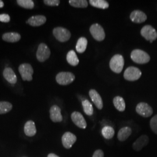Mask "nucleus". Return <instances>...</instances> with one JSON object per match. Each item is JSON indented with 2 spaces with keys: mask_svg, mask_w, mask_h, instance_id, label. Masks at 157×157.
<instances>
[{
  "mask_svg": "<svg viewBox=\"0 0 157 157\" xmlns=\"http://www.w3.org/2000/svg\"><path fill=\"white\" fill-rule=\"evenodd\" d=\"M17 2L19 6L25 9L32 10L34 6L33 1L32 0H17Z\"/></svg>",
  "mask_w": 157,
  "mask_h": 157,
  "instance_id": "30",
  "label": "nucleus"
},
{
  "mask_svg": "<svg viewBox=\"0 0 157 157\" xmlns=\"http://www.w3.org/2000/svg\"><path fill=\"white\" fill-rule=\"evenodd\" d=\"M89 94L91 100L93 102L96 107L100 110L102 109L103 108V101L98 93L94 89H91L89 91Z\"/></svg>",
  "mask_w": 157,
  "mask_h": 157,
  "instance_id": "16",
  "label": "nucleus"
},
{
  "mask_svg": "<svg viewBox=\"0 0 157 157\" xmlns=\"http://www.w3.org/2000/svg\"><path fill=\"white\" fill-rule=\"evenodd\" d=\"M77 137L75 135L71 132L65 133L62 137V143L63 147L67 148H71L76 141Z\"/></svg>",
  "mask_w": 157,
  "mask_h": 157,
  "instance_id": "11",
  "label": "nucleus"
},
{
  "mask_svg": "<svg viewBox=\"0 0 157 157\" xmlns=\"http://www.w3.org/2000/svg\"><path fill=\"white\" fill-rule=\"evenodd\" d=\"M141 35L151 43L157 39L156 30L151 25H146L143 27L140 31Z\"/></svg>",
  "mask_w": 157,
  "mask_h": 157,
  "instance_id": "6",
  "label": "nucleus"
},
{
  "mask_svg": "<svg viewBox=\"0 0 157 157\" xmlns=\"http://www.w3.org/2000/svg\"><path fill=\"white\" fill-rule=\"evenodd\" d=\"M47 21V18L44 15H36L30 17L28 20L26 21V23L29 25L37 27L40 26L44 25Z\"/></svg>",
  "mask_w": 157,
  "mask_h": 157,
  "instance_id": "17",
  "label": "nucleus"
},
{
  "mask_svg": "<svg viewBox=\"0 0 157 157\" xmlns=\"http://www.w3.org/2000/svg\"><path fill=\"white\" fill-rule=\"evenodd\" d=\"M50 55L51 51L49 47L44 43L40 44L36 52L37 60L39 62H44L50 58Z\"/></svg>",
  "mask_w": 157,
  "mask_h": 157,
  "instance_id": "9",
  "label": "nucleus"
},
{
  "mask_svg": "<svg viewBox=\"0 0 157 157\" xmlns=\"http://www.w3.org/2000/svg\"><path fill=\"white\" fill-rule=\"evenodd\" d=\"M12 109L11 103L7 101H0V114H5Z\"/></svg>",
  "mask_w": 157,
  "mask_h": 157,
  "instance_id": "29",
  "label": "nucleus"
},
{
  "mask_svg": "<svg viewBox=\"0 0 157 157\" xmlns=\"http://www.w3.org/2000/svg\"><path fill=\"white\" fill-rule=\"evenodd\" d=\"M115 108L120 112H124L126 108V104L124 98L121 96H116L113 100Z\"/></svg>",
  "mask_w": 157,
  "mask_h": 157,
  "instance_id": "22",
  "label": "nucleus"
},
{
  "mask_svg": "<svg viewBox=\"0 0 157 157\" xmlns=\"http://www.w3.org/2000/svg\"><path fill=\"white\" fill-rule=\"evenodd\" d=\"M19 72L21 75L23 80L30 82L33 80V69L30 63H24L19 67Z\"/></svg>",
  "mask_w": 157,
  "mask_h": 157,
  "instance_id": "3",
  "label": "nucleus"
},
{
  "mask_svg": "<svg viewBox=\"0 0 157 157\" xmlns=\"http://www.w3.org/2000/svg\"><path fill=\"white\" fill-rule=\"evenodd\" d=\"M2 40L8 43H16L21 39V34L17 32H8L2 35Z\"/></svg>",
  "mask_w": 157,
  "mask_h": 157,
  "instance_id": "19",
  "label": "nucleus"
},
{
  "mask_svg": "<svg viewBox=\"0 0 157 157\" xmlns=\"http://www.w3.org/2000/svg\"><path fill=\"white\" fill-rule=\"evenodd\" d=\"M136 111L139 115L144 118L150 117L153 113V109L147 103L143 102H140L137 105Z\"/></svg>",
  "mask_w": 157,
  "mask_h": 157,
  "instance_id": "10",
  "label": "nucleus"
},
{
  "mask_svg": "<svg viewBox=\"0 0 157 157\" xmlns=\"http://www.w3.org/2000/svg\"><path fill=\"white\" fill-rule=\"evenodd\" d=\"M43 2L45 5L51 6H58L60 4L59 0H44Z\"/></svg>",
  "mask_w": 157,
  "mask_h": 157,
  "instance_id": "32",
  "label": "nucleus"
},
{
  "mask_svg": "<svg viewBox=\"0 0 157 157\" xmlns=\"http://www.w3.org/2000/svg\"><path fill=\"white\" fill-rule=\"evenodd\" d=\"M24 132L25 135L29 137H32L36 135L37 130L33 121H29L25 124L24 126Z\"/></svg>",
  "mask_w": 157,
  "mask_h": 157,
  "instance_id": "20",
  "label": "nucleus"
},
{
  "mask_svg": "<svg viewBox=\"0 0 157 157\" xmlns=\"http://www.w3.org/2000/svg\"><path fill=\"white\" fill-rule=\"evenodd\" d=\"M3 76L6 80H7L10 83L12 84L17 83V75L11 67H6L3 71Z\"/></svg>",
  "mask_w": 157,
  "mask_h": 157,
  "instance_id": "18",
  "label": "nucleus"
},
{
  "mask_svg": "<svg viewBox=\"0 0 157 157\" xmlns=\"http://www.w3.org/2000/svg\"><path fill=\"white\" fill-rule=\"evenodd\" d=\"M149 142V138L147 135H142L139 137L132 145V147L134 150L139 151L145 146L148 144Z\"/></svg>",
  "mask_w": 157,
  "mask_h": 157,
  "instance_id": "15",
  "label": "nucleus"
},
{
  "mask_svg": "<svg viewBox=\"0 0 157 157\" xmlns=\"http://www.w3.org/2000/svg\"><path fill=\"white\" fill-rule=\"evenodd\" d=\"M10 21V17L6 13L0 14V22L8 23Z\"/></svg>",
  "mask_w": 157,
  "mask_h": 157,
  "instance_id": "33",
  "label": "nucleus"
},
{
  "mask_svg": "<svg viewBox=\"0 0 157 157\" xmlns=\"http://www.w3.org/2000/svg\"><path fill=\"white\" fill-rule=\"evenodd\" d=\"M90 32L93 37L98 41H102L105 39V33L104 30L98 23H94L91 26Z\"/></svg>",
  "mask_w": 157,
  "mask_h": 157,
  "instance_id": "7",
  "label": "nucleus"
},
{
  "mask_svg": "<svg viewBox=\"0 0 157 157\" xmlns=\"http://www.w3.org/2000/svg\"><path fill=\"white\" fill-rule=\"evenodd\" d=\"M131 59L133 62L139 64L147 63L150 61V56L144 51L136 49L132 51L130 54Z\"/></svg>",
  "mask_w": 157,
  "mask_h": 157,
  "instance_id": "1",
  "label": "nucleus"
},
{
  "mask_svg": "<svg viewBox=\"0 0 157 157\" xmlns=\"http://www.w3.org/2000/svg\"><path fill=\"white\" fill-rule=\"evenodd\" d=\"M90 5L95 8L105 10L109 8V3L105 0H90Z\"/></svg>",
  "mask_w": 157,
  "mask_h": 157,
  "instance_id": "25",
  "label": "nucleus"
},
{
  "mask_svg": "<svg viewBox=\"0 0 157 157\" xmlns=\"http://www.w3.org/2000/svg\"><path fill=\"white\" fill-rule=\"evenodd\" d=\"M87 44H88V41L86 37H80L78 40L76 45V50L77 51V52L80 54L83 53L87 48Z\"/></svg>",
  "mask_w": 157,
  "mask_h": 157,
  "instance_id": "23",
  "label": "nucleus"
},
{
  "mask_svg": "<svg viewBox=\"0 0 157 157\" xmlns=\"http://www.w3.org/2000/svg\"><path fill=\"white\" fill-rule=\"evenodd\" d=\"M102 136L105 139H111L115 135V130L111 126H104L101 130Z\"/></svg>",
  "mask_w": 157,
  "mask_h": 157,
  "instance_id": "26",
  "label": "nucleus"
},
{
  "mask_svg": "<svg viewBox=\"0 0 157 157\" xmlns=\"http://www.w3.org/2000/svg\"><path fill=\"white\" fill-rule=\"evenodd\" d=\"M52 33L56 39L62 43L67 41L71 37L69 30L62 27H56L54 29Z\"/></svg>",
  "mask_w": 157,
  "mask_h": 157,
  "instance_id": "4",
  "label": "nucleus"
},
{
  "mask_svg": "<svg viewBox=\"0 0 157 157\" xmlns=\"http://www.w3.org/2000/svg\"><path fill=\"white\" fill-rule=\"evenodd\" d=\"M141 72L140 70L135 67H128L124 71V78L126 80L133 82L137 80L140 78Z\"/></svg>",
  "mask_w": 157,
  "mask_h": 157,
  "instance_id": "8",
  "label": "nucleus"
},
{
  "mask_svg": "<svg viewBox=\"0 0 157 157\" xmlns=\"http://www.w3.org/2000/svg\"><path fill=\"white\" fill-rule=\"evenodd\" d=\"M93 157H104V152L101 150H97L94 152Z\"/></svg>",
  "mask_w": 157,
  "mask_h": 157,
  "instance_id": "34",
  "label": "nucleus"
},
{
  "mask_svg": "<svg viewBox=\"0 0 157 157\" xmlns=\"http://www.w3.org/2000/svg\"><path fill=\"white\" fill-rule=\"evenodd\" d=\"M130 19L133 23H141L146 21L147 17L144 12L140 10H135L130 13Z\"/></svg>",
  "mask_w": 157,
  "mask_h": 157,
  "instance_id": "13",
  "label": "nucleus"
},
{
  "mask_svg": "<svg viewBox=\"0 0 157 157\" xmlns=\"http://www.w3.org/2000/svg\"><path fill=\"white\" fill-rule=\"evenodd\" d=\"M47 157H58V155H56V154H53V153H51V154H49L48 155V156Z\"/></svg>",
  "mask_w": 157,
  "mask_h": 157,
  "instance_id": "35",
  "label": "nucleus"
},
{
  "mask_svg": "<svg viewBox=\"0 0 157 157\" xmlns=\"http://www.w3.org/2000/svg\"><path fill=\"white\" fill-rule=\"evenodd\" d=\"M124 64V56L121 54H116L112 57L109 62V67L113 72L120 73Z\"/></svg>",
  "mask_w": 157,
  "mask_h": 157,
  "instance_id": "2",
  "label": "nucleus"
},
{
  "mask_svg": "<svg viewBox=\"0 0 157 157\" xmlns=\"http://www.w3.org/2000/svg\"><path fill=\"white\" fill-rule=\"evenodd\" d=\"M67 60L69 64L73 67L77 66L79 63L78 57L74 50L69 51L67 52Z\"/></svg>",
  "mask_w": 157,
  "mask_h": 157,
  "instance_id": "24",
  "label": "nucleus"
},
{
  "mask_svg": "<svg viewBox=\"0 0 157 157\" xmlns=\"http://www.w3.org/2000/svg\"><path fill=\"white\" fill-rule=\"evenodd\" d=\"M56 78L58 84L66 86L73 82L75 79V76L72 72H61L56 75Z\"/></svg>",
  "mask_w": 157,
  "mask_h": 157,
  "instance_id": "5",
  "label": "nucleus"
},
{
  "mask_svg": "<svg viewBox=\"0 0 157 157\" xmlns=\"http://www.w3.org/2000/svg\"><path fill=\"white\" fill-rule=\"evenodd\" d=\"M82 106L83 108L84 113L89 116H91L93 114L94 109L91 103L87 100H84L82 101Z\"/></svg>",
  "mask_w": 157,
  "mask_h": 157,
  "instance_id": "27",
  "label": "nucleus"
},
{
  "mask_svg": "<svg viewBox=\"0 0 157 157\" xmlns=\"http://www.w3.org/2000/svg\"><path fill=\"white\" fill-rule=\"evenodd\" d=\"M4 2H3L2 1L0 0V8H3V7H4Z\"/></svg>",
  "mask_w": 157,
  "mask_h": 157,
  "instance_id": "36",
  "label": "nucleus"
},
{
  "mask_svg": "<svg viewBox=\"0 0 157 157\" xmlns=\"http://www.w3.org/2000/svg\"><path fill=\"white\" fill-rule=\"evenodd\" d=\"M71 119L74 124L79 128L85 129L87 127V123L83 115L80 112L75 111L71 115Z\"/></svg>",
  "mask_w": 157,
  "mask_h": 157,
  "instance_id": "12",
  "label": "nucleus"
},
{
  "mask_svg": "<svg viewBox=\"0 0 157 157\" xmlns=\"http://www.w3.org/2000/svg\"><path fill=\"white\" fill-rule=\"evenodd\" d=\"M132 134V129L129 127H124L120 129L118 132V140L121 141H124L129 138Z\"/></svg>",
  "mask_w": 157,
  "mask_h": 157,
  "instance_id": "21",
  "label": "nucleus"
},
{
  "mask_svg": "<svg viewBox=\"0 0 157 157\" xmlns=\"http://www.w3.org/2000/svg\"><path fill=\"white\" fill-rule=\"evenodd\" d=\"M50 119L54 122H62V118L61 115V109L58 105H54L51 107L50 109Z\"/></svg>",
  "mask_w": 157,
  "mask_h": 157,
  "instance_id": "14",
  "label": "nucleus"
},
{
  "mask_svg": "<svg viewBox=\"0 0 157 157\" xmlns=\"http://www.w3.org/2000/svg\"><path fill=\"white\" fill-rule=\"evenodd\" d=\"M150 125L152 132L157 135V115L151 118L150 122Z\"/></svg>",
  "mask_w": 157,
  "mask_h": 157,
  "instance_id": "31",
  "label": "nucleus"
},
{
  "mask_svg": "<svg viewBox=\"0 0 157 157\" xmlns=\"http://www.w3.org/2000/svg\"><path fill=\"white\" fill-rule=\"evenodd\" d=\"M69 3L71 6L75 8H84L88 6V2L86 0H70Z\"/></svg>",
  "mask_w": 157,
  "mask_h": 157,
  "instance_id": "28",
  "label": "nucleus"
}]
</instances>
